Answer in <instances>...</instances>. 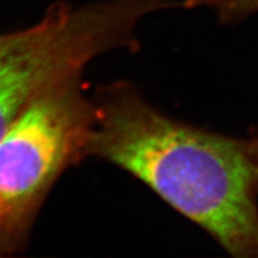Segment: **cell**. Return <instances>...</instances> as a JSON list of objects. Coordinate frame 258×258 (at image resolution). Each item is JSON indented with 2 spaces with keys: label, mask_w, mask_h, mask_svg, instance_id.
<instances>
[{
  "label": "cell",
  "mask_w": 258,
  "mask_h": 258,
  "mask_svg": "<svg viewBox=\"0 0 258 258\" xmlns=\"http://www.w3.org/2000/svg\"><path fill=\"white\" fill-rule=\"evenodd\" d=\"M89 156L150 186L235 257H258L256 178L246 143L161 114L125 83L93 98Z\"/></svg>",
  "instance_id": "1"
},
{
  "label": "cell",
  "mask_w": 258,
  "mask_h": 258,
  "mask_svg": "<svg viewBox=\"0 0 258 258\" xmlns=\"http://www.w3.org/2000/svg\"><path fill=\"white\" fill-rule=\"evenodd\" d=\"M93 121V98L76 76L42 92L0 139V256L24 249L51 186L89 157Z\"/></svg>",
  "instance_id": "2"
},
{
  "label": "cell",
  "mask_w": 258,
  "mask_h": 258,
  "mask_svg": "<svg viewBox=\"0 0 258 258\" xmlns=\"http://www.w3.org/2000/svg\"><path fill=\"white\" fill-rule=\"evenodd\" d=\"M171 5V0H106L50 6L0 61V139L42 92L80 76L108 51L135 49L141 19Z\"/></svg>",
  "instance_id": "3"
},
{
  "label": "cell",
  "mask_w": 258,
  "mask_h": 258,
  "mask_svg": "<svg viewBox=\"0 0 258 258\" xmlns=\"http://www.w3.org/2000/svg\"><path fill=\"white\" fill-rule=\"evenodd\" d=\"M183 8L208 6L222 19L233 21L246 17L258 10V0H182Z\"/></svg>",
  "instance_id": "4"
},
{
  "label": "cell",
  "mask_w": 258,
  "mask_h": 258,
  "mask_svg": "<svg viewBox=\"0 0 258 258\" xmlns=\"http://www.w3.org/2000/svg\"><path fill=\"white\" fill-rule=\"evenodd\" d=\"M24 34L25 28L0 34V61L4 59L10 51L14 49L19 42L22 41V38L24 37Z\"/></svg>",
  "instance_id": "5"
},
{
  "label": "cell",
  "mask_w": 258,
  "mask_h": 258,
  "mask_svg": "<svg viewBox=\"0 0 258 258\" xmlns=\"http://www.w3.org/2000/svg\"><path fill=\"white\" fill-rule=\"evenodd\" d=\"M247 152H249L251 163H252L254 178H256V185L258 189V139L252 141H247Z\"/></svg>",
  "instance_id": "6"
}]
</instances>
